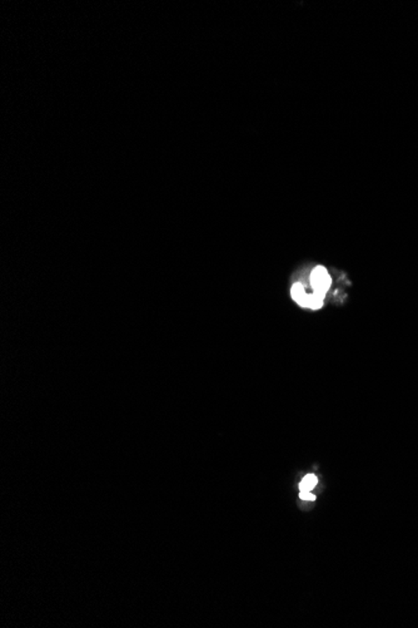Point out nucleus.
<instances>
[{"label":"nucleus","instance_id":"f257e3e1","mask_svg":"<svg viewBox=\"0 0 418 628\" xmlns=\"http://www.w3.org/2000/svg\"><path fill=\"white\" fill-rule=\"evenodd\" d=\"M311 284L314 289V292L324 296L326 292L330 289V278L327 270L323 266L316 267L311 273Z\"/></svg>","mask_w":418,"mask_h":628},{"label":"nucleus","instance_id":"f03ea898","mask_svg":"<svg viewBox=\"0 0 418 628\" xmlns=\"http://www.w3.org/2000/svg\"><path fill=\"white\" fill-rule=\"evenodd\" d=\"M291 295H292V299L295 300V303L300 305V306H303V308H307V301H308V295L309 294H307L303 285L300 284V282L293 285L292 290H291Z\"/></svg>","mask_w":418,"mask_h":628},{"label":"nucleus","instance_id":"7ed1b4c3","mask_svg":"<svg viewBox=\"0 0 418 628\" xmlns=\"http://www.w3.org/2000/svg\"><path fill=\"white\" fill-rule=\"evenodd\" d=\"M317 483H319V479L316 475H306L300 482V492H312L313 488L317 486Z\"/></svg>","mask_w":418,"mask_h":628},{"label":"nucleus","instance_id":"20e7f679","mask_svg":"<svg viewBox=\"0 0 418 628\" xmlns=\"http://www.w3.org/2000/svg\"><path fill=\"white\" fill-rule=\"evenodd\" d=\"M300 498L302 500H311V502H313L316 499V496H313L312 492H300Z\"/></svg>","mask_w":418,"mask_h":628}]
</instances>
